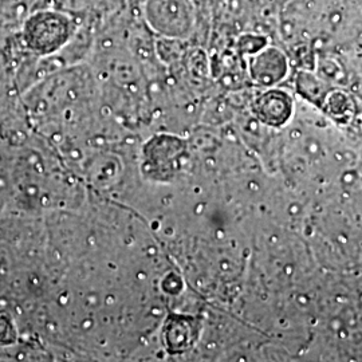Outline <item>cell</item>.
<instances>
[{"instance_id": "obj_7", "label": "cell", "mask_w": 362, "mask_h": 362, "mask_svg": "<svg viewBox=\"0 0 362 362\" xmlns=\"http://www.w3.org/2000/svg\"><path fill=\"white\" fill-rule=\"evenodd\" d=\"M194 325L191 324V318H176L172 322H168V327H165V341L169 349L176 348L177 351H182L187 346L194 342Z\"/></svg>"}, {"instance_id": "obj_3", "label": "cell", "mask_w": 362, "mask_h": 362, "mask_svg": "<svg viewBox=\"0 0 362 362\" xmlns=\"http://www.w3.org/2000/svg\"><path fill=\"white\" fill-rule=\"evenodd\" d=\"M248 74L260 88H272L288 74V58L281 47L267 45L260 52L247 58Z\"/></svg>"}, {"instance_id": "obj_4", "label": "cell", "mask_w": 362, "mask_h": 362, "mask_svg": "<svg viewBox=\"0 0 362 362\" xmlns=\"http://www.w3.org/2000/svg\"><path fill=\"white\" fill-rule=\"evenodd\" d=\"M252 113L269 127H284L294 113V100L288 91L266 88L252 103Z\"/></svg>"}, {"instance_id": "obj_8", "label": "cell", "mask_w": 362, "mask_h": 362, "mask_svg": "<svg viewBox=\"0 0 362 362\" xmlns=\"http://www.w3.org/2000/svg\"><path fill=\"white\" fill-rule=\"evenodd\" d=\"M297 86L302 95H305L311 103L315 104H324L325 98L330 93L321 79L314 77L309 73L299 74V77L297 78Z\"/></svg>"}, {"instance_id": "obj_5", "label": "cell", "mask_w": 362, "mask_h": 362, "mask_svg": "<svg viewBox=\"0 0 362 362\" xmlns=\"http://www.w3.org/2000/svg\"><path fill=\"white\" fill-rule=\"evenodd\" d=\"M39 6L61 10L81 22H93L98 26L107 16L125 7V0H42Z\"/></svg>"}, {"instance_id": "obj_2", "label": "cell", "mask_w": 362, "mask_h": 362, "mask_svg": "<svg viewBox=\"0 0 362 362\" xmlns=\"http://www.w3.org/2000/svg\"><path fill=\"white\" fill-rule=\"evenodd\" d=\"M140 15L155 37L182 40L199 34L203 19L194 0H141Z\"/></svg>"}, {"instance_id": "obj_1", "label": "cell", "mask_w": 362, "mask_h": 362, "mask_svg": "<svg viewBox=\"0 0 362 362\" xmlns=\"http://www.w3.org/2000/svg\"><path fill=\"white\" fill-rule=\"evenodd\" d=\"M81 21L61 10L38 6L21 22L18 40L25 52L45 58L61 52L77 31Z\"/></svg>"}, {"instance_id": "obj_6", "label": "cell", "mask_w": 362, "mask_h": 362, "mask_svg": "<svg viewBox=\"0 0 362 362\" xmlns=\"http://www.w3.org/2000/svg\"><path fill=\"white\" fill-rule=\"evenodd\" d=\"M267 45H270L267 33L257 28H245L236 34V38L233 40V50L240 57L248 58L264 49Z\"/></svg>"}]
</instances>
